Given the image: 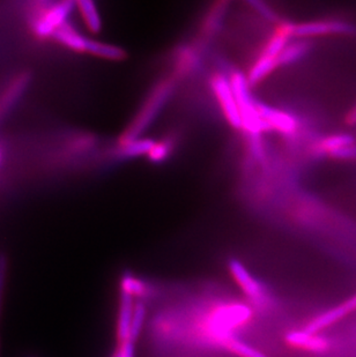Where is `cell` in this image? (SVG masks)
I'll list each match as a JSON object with an SVG mask.
<instances>
[{
    "mask_svg": "<svg viewBox=\"0 0 356 357\" xmlns=\"http://www.w3.org/2000/svg\"><path fill=\"white\" fill-rule=\"evenodd\" d=\"M234 96L239 105V112H246L249 109L255 108V103L250 94L249 81L241 73L232 75L230 79Z\"/></svg>",
    "mask_w": 356,
    "mask_h": 357,
    "instance_id": "7c38bea8",
    "label": "cell"
},
{
    "mask_svg": "<svg viewBox=\"0 0 356 357\" xmlns=\"http://www.w3.org/2000/svg\"><path fill=\"white\" fill-rule=\"evenodd\" d=\"M285 342L292 347L311 353H325L329 351V342L320 334H313L303 331H292L287 334Z\"/></svg>",
    "mask_w": 356,
    "mask_h": 357,
    "instance_id": "ba28073f",
    "label": "cell"
},
{
    "mask_svg": "<svg viewBox=\"0 0 356 357\" xmlns=\"http://www.w3.org/2000/svg\"><path fill=\"white\" fill-rule=\"evenodd\" d=\"M222 347L227 348L229 351H232V354L237 355L239 357H267L255 348H252L249 344H246V342H242L234 337L225 341Z\"/></svg>",
    "mask_w": 356,
    "mask_h": 357,
    "instance_id": "d6986e66",
    "label": "cell"
},
{
    "mask_svg": "<svg viewBox=\"0 0 356 357\" xmlns=\"http://www.w3.org/2000/svg\"><path fill=\"white\" fill-rule=\"evenodd\" d=\"M52 38L58 40L59 43L68 47L71 50L77 52H86L87 51L88 38H84L79 31H75L71 24H63L58 28Z\"/></svg>",
    "mask_w": 356,
    "mask_h": 357,
    "instance_id": "8fae6325",
    "label": "cell"
},
{
    "mask_svg": "<svg viewBox=\"0 0 356 357\" xmlns=\"http://www.w3.org/2000/svg\"><path fill=\"white\" fill-rule=\"evenodd\" d=\"M169 152H170V146L167 145L165 142L162 144H156L154 149H151L149 153V159L154 162H161L167 159Z\"/></svg>",
    "mask_w": 356,
    "mask_h": 357,
    "instance_id": "603a6c76",
    "label": "cell"
},
{
    "mask_svg": "<svg viewBox=\"0 0 356 357\" xmlns=\"http://www.w3.org/2000/svg\"><path fill=\"white\" fill-rule=\"evenodd\" d=\"M257 109H258L259 115L262 117V121H265L269 130L272 128V130H276V131L285 133V135L295 131V119L288 114L279 112L276 109L269 108L267 105H260V103H257Z\"/></svg>",
    "mask_w": 356,
    "mask_h": 357,
    "instance_id": "30bf717a",
    "label": "cell"
},
{
    "mask_svg": "<svg viewBox=\"0 0 356 357\" xmlns=\"http://www.w3.org/2000/svg\"><path fill=\"white\" fill-rule=\"evenodd\" d=\"M212 88L229 123L234 128H242L241 112H239V105H237L235 96H234L230 80H227L225 77L218 75L213 79Z\"/></svg>",
    "mask_w": 356,
    "mask_h": 357,
    "instance_id": "5b68a950",
    "label": "cell"
},
{
    "mask_svg": "<svg viewBox=\"0 0 356 357\" xmlns=\"http://www.w3.org/2000/svg\"><path fill=\"white\" fill-rule=\"evenodd\" d=\"M276 66H278V64H276V59L266 57L262 54L250 71L249 78H248L249 84H258L259 81H262V79L267 77Z\"/></svg>",
    "mask_w": 356,
    "mask_h": 357,
    "instance_id": "2e32d148",
    "label": "cell"
},
{
    "mask_svg": "<svg viewBox=\"0 0 356 357\" xmlns=\"http://www.w3.org/2000/svg\"><path fill=\"white\" fill-rule=\"evenodd\" d=\"M250 5H251L253 8H255L258 13L262 14V17H266V19H269V20H276V15L274 14L271 8H269L265 3H262V1H257V0H253V1H250Z\"/></svg>",
    "mask_w": 356,
    "mask_h": 357,
    "instance_id": "d4e9b609",
    "label": "cell"
},
{
    "mask_svg": "<svg viewBox=\"0 0 356 357\" xmlns=\"http://www.w3.org/2000/svg\"><path fill=\"white\" fill-rule=\"evenodd\" d=\"M308 49H309V45L304 42L289 44L279 54V57L276 58V64L278 66L292 64L294 61H299V58H302L306 54Z\"/></svg>",
    "mask_w": 356,
    "mask_h": 357,
    "instance_id": "e0dca14e",
    "label": "cell"
},
{
    "mask_svg": "<svg viewBox=\"0 0 356 357\" xmlns=\"http://www.w3.org/2000/svg\"><path fill=\"white\" fill-rule=\"evenodd\" d=\"M354 310H356V295L350 297V300L340 303L339 305L331 307L329 310L313 318L304 330L309 333L318 334L320 331L325 330L326 327L331 326L336 321H339L340 319L346 317L347 314H350Z\"/></svg>",
    "mask_w": 356,
    "mask_h": 357,
    "instance_id": "52a82bcc",
    "label": "cell"
},
{
    "mask_svg": "<svg viewBox=\"0 0 356 357\" xmlns=\"http://www.w3.org/2000/svg\"><path fill=\"white\" fill-rule=\"evenodd\" d=\"M155 145L156 144L149 139H138V140L121 146L118 154L121 158H135V156L142 155V154H149L151 149H154Z\"/></svg>",
    "mask_w": 356,
    "mask_h": 357,
    "instance_id": "9a60e30c",
    "label": "cell"
},
{
    "mask_svg": "<svg viewBox=\"0 0 356 357\" xmlns=\"http://www.w3.org/2000/svg\"><path fill=\"white\" fill-rule=\"evenodd\" d=\"M86 52H89L98 57L109 59V61H121L126 56L125 51L121 47L112 45V44L102 43L98 40H89V38H88Z\"/></svg>",
    "mask_w": 356,
    "mask_h": 357,
    "instance_id": "4fadbf2b",
    "label": "cell"
},
{
    "mask_svg": "<svg viewBox=\"0 0 356 357\" xmlns=\"http://www.w3.org/2000/svg\"><path fill=\"white\" fill-rule=\"evenodd\" d=\"M355 31L353 24L341 21H318L290 26V35L299 38L326 34H353Z\"/></svg>",
    "mask_w": 356,
    "mask_h": 357,
    "instance_id": "8992f818",
    "label": "cell"
},
{
    "mask_svg": "<svg viewBox=\"0 0 356 357\" xmlns=\"http://www.w3.org/2000/svg\"><path fill=\"white\" fill-rule=\"evenodd\" d=\"M77 6L79 7L81 17L84 19V24L87 26L88 29L91 33H95V34L101 31V17H100V13H98L95 3L91 0H79Z\"/></svg>",
    "mask_w": 356,
    "mask_h": 357,
    "instance_id": "5bb4252c",
    "label": "cell"
},
{
    "mask_svg": "<svg viewBox=\"0 0 356 357\" xmlns=\"http://www.w3.org/2000/svg\"><path fill=\"white\" fill-rule=\"evenodd\" d=\"M135 307L133 297L121 290L117 327H116L118 344H123L125 341H130V331H131L132 317H133Z\"/></svg>",
    "mask_w": 356,
    "mask_h": 357,
    "instance_id": "9c48e42d",
    "label": "cell"
},
{
    "mask_svg": "<svg viewBox=\"0 0 356 357\" xmlns=\"http://www.w3.org/2000/svg\"><path fill=\"white\" fill-rule=\"evenodd\" d=\"M28 357H35V356H28Z\"/></svg>",
    "mask_w": 356,
    "mask_h": 357,
    "instance_id": "f1b7e54d",
    "label": "cell"
},
{
    "mask_svg": "<svg viewBox=\"0 0 356 357\" xmlns=\"http://www.w3.org/2000/svg\"><path fill=\"white\" fill-rule=\"evenodd\" d=\"M111 357H118L117 351H114L112 355H111Z\"/></svg>",
    "mask_w": 356,
    "mask_h": 357,
    "instance_id": "83f0119b",
    "label": "cell"
},
{
    "mask_svg": "<svg viewBox=\"0 0 356 357\" xmlns=\"http://www.w3.org/2000/svg\"><path fill=\"white\" fill-rule=\"evenodd\" d=\"M144 317H146V307L144 304L139 302L135 304L133 317H132L131 331H130V341L133 344H135V341L138 340L139 335L142 333Z\"/></svg>",
    "mask_w": 356,
    "mask_h": 357,
    "instance_id": "ffe728a7",
    "label": "cell"
},
{
    "mask_svg": "<svg viewBox=\"0 0 356 357\" xmlns=\"http://www.w3.org/2000/svg\"><path fill=\"white\" fill-rule=\"evenodd\" d=\"M7 274H8V260L5 253H0V319L3 314V295L6 289Z\"/></svg>",
    "mask_w": 356,
    "mask_h": 357,
    "instance_id": "7402d4cb",
    "label": "cell"
},
{
    "mask_svg": "<svg viewBox=\"0 0 356 357\" xmlns=\"http://www.w3.org/2000/svg\"><path fill=\"white\" fill-rule=\"evenodd\" d=\"M73 1L61 3H37L29 13L31 29L38 38L54 36L58 28L66 24V19L71 14Z\"/></svg>",
    "mask_w": 356,
    "mask_h": 357,
    "instance_id": "6da1fadb",
    "label": "cell"
},
{
    "mask_svg": "<svg viewBox=\"0 0 356 357\" xmlns=\"http://www.w3.org/2000/svg\"><path fill=\"white\" fill-rule=\"evenodd\" d=\"M353 137L348 135H336L326 138L320 145V149L324 152H333L336 149H343L346 146L353 145Z\"/></svg>",
    "mask_w": 356,
    "mask_h": 357,
    "instance_id": "44dd1931",
    "label": "cell"
},
{
    "mask_svg": "<svg viewBox=\"0 0 356 357\" xmlns=\"http://www.w3.org/2000/svg\"><path fill=\"white\" fill-rule=\"evenodd\" d=\"M250 316L251 310L244 305L218 307L207 320V331L220 346H223L225 341L232 337V330L241 324L246 323Z\"/></svg>",
    "mask_w": 356,
    "mask_h": 357,
    "instance_id": "3957f363",
    "label": "cell"
},
{
    "mask_svg": "<svg viewBox=\"0 0 356 357\" xmlns=\"http://www.w3.org/2000/svg\"><path fill=\"white\" fill-rule=\"evenodd\" d=\"M121 290L135 297H144L148 293V287L142 280L137 279L132 274L125 273L121 279Z\"/></svg>",
    "mask_w": 356,
    "mask_h": 357,
    "instance_id": "ac0fdd59",
    "label": "cell"
},
{
    "mask_svg": "<svg viewBox=\"0 0 356 357\" xmlns=\"http://www.w3.org/2000/svg\"><path fill=\"white\" fill-rule=\"evenodd\" d=\"M348 123L350 124H356V108L348 115Z\"/></svg>",
    "mask_w": 356,
    "mask_h": 357,
    "instance_id": "4316f807",
    "label": "cell"
},
{
    "mask_svg": "<svg viewBox=\"0 0 356 357\" xmlns=\"http://www.w3.org/2000/svg\"><path fill=\"white\" fill-rule=\"evenodd\" d=\"M172 87L174 86L170 81H165L155 88L144 103L140 114L135 117V121L121 137V146L138 140L139 137L144 133V130L151 125V121H154L160 110L163 108L169 96L172 95Z\"/></svg>",
    "mask_w": 356,
    "mask_h": 357,
    "instance_id": "7a4b0ae2",
    "label": "cell"
},
{
    "mask_svg": "<svg viewBox=\"0 0 356 357\" xmlns=\"http://www.w3.org/2000/svg\"><path fill=\"white\" fill-rule=\"evenodd\" d=\"M118 357H135V344L132 341H125L116 348Z\"/></svg>",
    "mask_w": 356,
    "mask_h": 357,
    "instance_id": "484cf974",
    "label": "cell"
},
{
    "mask_svg": "<svg viewBox=\"0 0 356 357\" xmlns=\"http://www.w3.org/2000/svg\"><path fill=\"white\" fill-rule=\"evenodd\" d=\"M329 155L334 159L340 160H353L356 159V145L346 146L343 149H336L329 153Z\"/></svg>",
    "mask_w": 356,
    "mask_h": 357,
    "instance_id": "cb8c5ba5",
    "label": "cell"
},
{
    "mask_svg": "<svg viewBox=\"0 0 356 357\" xmlns=\"http://www.w3.org/2000/svg\"><path fill=\"white\" fill-rule=\"evenodd\" d=\"M229 271L232 278L235 280L243 293L249 297L252 303L257 307H264L267 303V297L262 286L252 278L242 263L237 259H232L229 261Z\"/></svg>",
    "mask_w": 356,
    "mask_h": 357,
    "instance_id": "277c9868",
    "label": "cell"
}]
</instances>
